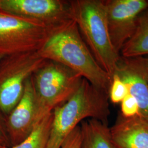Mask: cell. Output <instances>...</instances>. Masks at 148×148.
<instances>
[{
    "instance_id": "cell-4",
    "label": "cell",
    "mask_w": 148,
    "mask_h": 148,
    "mask_svg": "<svg viewBox=\"0 0 148 148\" xmlns=\"http://www.w3.org/2000/svg\"><path fill=\"white\" fill-rule=\"evenodd\" d=\"M83 77L61 64L47 60L32 75L39 114L52 112L74 94Z\"/></svg>"
},
{
    "instance_id": "cell-1",
    "label": "cell",
    "mask_w": 148,
    "mask_h": 148,
    "mask_svg": "<svg viewBox=\"0 0 148 148\" xmlns=\"http://www.w3.org/2000/svg\"><path fill=\"white\" fill-rule=\"evenodd\" d=\"M37 52L41 58L63 65L108 93L112 77L95 60L73 20L54 29Z\"/></svg>"
},
{
    "instance_id": "cell-18",
    "label": "cell",
    "mask_w": 148,
    "mask_h": 148,
    "mask_svg": "<svg viewBox=\"0 0 148 148\" xmlns=\"http://www.w3.org/2000/svg\"><path fill=\"white\" fill-rule=\"evenodd\" d=\"M0 143L7 147H11L6 127V117L0 111Z\"/></svg>"
},
{
    "instance_id": "cell-10",
    "label": "cell",
    "mask_w": 148,
    "mask_h": 148,
    "mask_svg": "<svg viewBox=\"0 0 148 148\" xmlns=\"http://www.w3.org/2000/svg\"><path fill=\"white\" fill-rule=\"evenodd\" d=\"M114 74L118 75L124 81L129 94L137 101L139 115L148 120V79L143 57L125 58L120 56Z\"/></svg>"
},
{
    "instance_id": "cell-7",
    "label": "cell",
    "mask_w": 148,
    "mask_h": 148,
    "mask_svg": "<svg viewBox=\"0 0 148 148\" xmlns=\"http://www.w3.org/2000/svg\"><path fill=\"white\" fill-rule=\"evenodd\" d=\"M0 11L53 29L71 19L69 1L0 0Z\"/></svg>"
},
{
    "instance_id": "cell-17",
    "label": "cell",
    "mask_w": 148,
    "mask_h": 148,
    "mask_svg": "<svg viewBox=\"0 0 148 148\" xmlns=\"http://www.w3.org/2000/svg\"><path fill=\"white\" fill-rule=\"evenodd\" d=\"M81 143V131L79 125L65 138L60 148H79Z\"/></svg>"
},
{
    "instance_id": "cell-8",
    "label": "cell",
    "mask_w": 148,
    "mask_h": 148,
    "mask_svg": "<svg viewBox=\"0 0 148 148\" xmlns=\"http://www.w3.org/2000/svg\"><path fill=\"white\" fill-rule=\"evenodd\" d=\"M104 3L111 42L120 54L136 32L139 16L148 7V0H106Z\"/></svg>"
},
{
    "instance_id": "cell-2",
    "label": "cell",
    "mask_w": 148,
    "mask_h": 148,
    "mask_svg": "<svg viewBox=\"0 0 148 148\" xmlns=\"http://www.w3.org/2000/svg\"><path fill=\"white\" fill-rule=\"evenodd\" d=\"M108 93L82 78L69 99L52 111L47 148H60L65 138L87 119L108 124L110 111Z\"/></svg>"
},
{
    "instance_id": "cell-15",
    "label": "cell",
    "mask_w": 148,
    "mask_h": 148,
    "mask_svg": "<svg viewBox=\"0 0 148 148\" xmlns=\"http://www.w3.org/2000/svg\"><path fill=\"white\" fill-rule=\"evenodd\" d=\"M128 94L129 91L127 85L118 75L114 74L108 92L109 100L113 104H119Z\"/></svg>"
},
{
    "instance_id": "cell-21",
    "label": "cell",
    "mask_w": 148,
    "mask_h": 148,
    "mask_svg": "<svg viewBox=\"0 0 148 148\" xmlns=\"http://www.w3.org/2000/svg\"><path fill=\"white\" fill-rule=\"evenodd\" d=\"M4 57L3 56H0V61H1V60Z\"/></svg>"
},
{
    "instance_id": "cell-16",
    "label": "cell",
    "mask_w": 148,
    "mask_h": 148,
    "mask_svg": "<svg viewBox=\"0 0 148 148\" xmlns=\"http://www.w3.org/2000/svg\"><path fill=\"white\" fill-rule=\"evenodd\" d=\"M122 116L131 118L139 114V106L136 99L128 94L121 102Z\"/></svg>"
},
{
    "instance_id": "cell-6",
    "label": "cell",
    "mask_w": 148,
    "mask_h": 148,
    "mask_svg": "<svg viewBox=\"0 0 148 148\" xmlns=\"http://www.w3.org/2000/svg\"><path fill=\"white\" fill-rule=\"evenodd\" d=\"M53 29L0 11V56L37 52Z\"/></svg>"
},
{
    "instance_id": "cell-11",
    "label": "cell",
    "mask_w": 148,
    "mask_h": 148,
    "mask_svg": "<svg viewBox=\"0 0 148 148\" xmlns=\"http://www.w3.org/2000/svg\"><path fill=\"white\" fill-rule=\"evenodd\" d=\"M110 131L115 148H148V120L139 115L119 116Z\"/></svg>"
},
{
    "instance_id": "cell-20",
    "label": "cell",
    "mask_w": 148,
    "mask_h": 148,
    "mask_svg": "<svg viewBox=\"0 0 148 148\" xmlns=\"http://www.w3.org/2000/svg\"><path fill=\"white\" fill-rule=\"evenodd\" d=\"M6 147L4 145H3L2 143H0V148H5Z\"/></svg>"
},
{
    "instance_id": "cell-5",
    "label": "cell",
    "mask_w": 148,
    "mask_h": 148,
    "mask_svg": "<svg viewBox=\"0 0 148 148\" xmlns=\"http://www.w3.org/2000/svg\"><path fill=\"white\" fill-rule=\"evenodd\" d=\"M37 52L5 56L0 61V111L7 116L21 99L27 79L46 63Z\"/></svg>"
},
{
    "instance_id": "cell-14",
    "label": "cell",
    "mask_w": 148,
    "mask_h": 148,
    "mask_svg": "<svg viewBox=\"0 0 148 148\" xmlns=\"http://www.w3.org/2000/svg\"><path fill=\"white\" fill-rule=\"evenodd\" d=\"M53 120L52 111L40 118L32 132L21 143L5 148H47Z\"/></svg>"
},
{
    "instance_id": "cell-19",
    "label": "cell",
    "mask_w": 148,
    "mask_h": 148,
    "mask_svg": "<svg viewBox=\"0 0 148 148\" xmlns=\"http://www.w3.org/2000/svg\"><path fill=\"white\" fill-rule=\"evenodd\" d=\"M143 62L144 64V66H145V70H146V71H147V74L148 79V56L143 57Z\"/></svg>"
},
{
    "instance_id": "cell-9",
    "label": "cell",
    "mask_w": 148,
    "mask_h": 148,
    "mask_svg": "<svg viewBox=\"0 0 148 148\" xmlns=\"http://www.w3.org/2000/svg\"><path fill=\"white\" fill-rule=\"evenodd\" d=\"M41 117L32 76L26 81L21 99L6 117V127L11 147L24 140Z\"/></svg>"
},
{
    "instance_id": "cell-3",
    "label": "cell",
    "mask_w": 148,
    "mask_h": 148,
    "mask_svg": "<svg viewBox=\"0 0 148 148\" xmlns=\"http://www.w3.org/2000/svg\"><path fill=\"white\" fill-rule=\"evenodd\" d=\"M69 3L71 19L95 60L112 77L121 56L111 42L104 1L71 0Z\"/></svg>"
},
{
    "instance_id": "cell-13",
    "label": "cell",
    "mask_w": 148,
    "mask_h": 148,
    "mask_svg": "<svg viewBox=\"0 0 148 148\" xmlns=\"http://www.w3.org/2000/svg\"><path fill=\"white\" fill-rule=\"evenodd\" d=\"M125 58L148 56V7L140 14L136 32L121 50Z\"/></svg>"
},
{
    "instance_id": "cell-12",
    "label": "cell",
    "mask_w": 148,
    "mask_h": 148,
    "mask_svg": "<svg viewBox=\"0 0 148 148\" xmlns=\"http://www.w3.org/2000/svg\"><path fill=\"white\" fill-rule=\"evenodd\" d=\"M79 126L81 143L79 148H115L108 124L95 119H87Z\"/></svg>"
}]
</instances>
